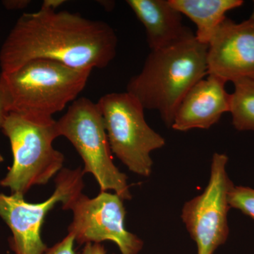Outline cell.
<instances>
[{"mask_svg": "<svg viewBox=\"0 0 254 254\" xmlns=\"http://www.w3.org/2000/svg\"><path fill=\"white\" fill-rule=\"evenodd\" d=\"M118 44L113 28L100 20L66 11L23 13L0 50L1 72L37 59L78 69L103 68L115 59Z\"/></svg>", "mask_w": 254, "mask_h": 254, "instance_id": "cell-1", "label": "cell"}, {"mask_svg": "<svg viewBox=\"0 0 254 254\" xmlns=\"http://www.w3.org/2000/svg\"><path fill=\"white\" fill-rule=\"evenodd\" d=\"M208 46L192 32L160 49L151 50L141 71L127 83V92L145 110L157 111L171 128L179 105L195 83L208 75Z\"/></svg>", "mask_w": 254, "mask_h": 254, "instance_id": "cell-2", "label": "cell"}, {"mask_svg": "<svg viewBox=\"0 0 254 254\" xmlns=\"http://www.w3.org/2000/svg\"><path fill=\"white\" fill-rule=\"evenodd\" d=\"M91 71L37 59L11 72H1L9 113L29 118H53L78 98Z\"/></svg>", "mask_w": 254, "mask_h": 254, "instance_id": "cell-3", "label": "cell"}, {"mask_svg": "<svg viewBox=\"0 0 254 254\" xmlns=\"http://www.w3.org/2000/svg\"><path fill=\"white\" fill-rule=\"evenodd\" d=\"M56 122L9 113L1 129L9 138L13 164L1 186L24 195L32 187L46 185L63 170L64 157L53 145L59 137Z\"/></svg>", "mask_w": 254, "mask_h": 254, "instance_id": "cell-4", "label": "cell"}, {"mask_svg": "<svg viewBox=\"0 0 254 254\" xmlns=\"http://www.w3.org/2000/svg\"><path fill=\"white\" fill-rule=\"evenodd\" d=\"M56 125L58 136L67 138L74 146L84 164L83 173L93 175L101 191L113 190L122 199H131L127 175L113 163L98 104L85 97L78 98L68 106Z\"/></svg>", "mask_w": 254, "mask_h": 254, "instance_id": "cell-5", "label": "cell"}, {"mask_svg": "<svg viewBox=\"0 0 254 254\" xmlns=\"http://www.w3.org/2000/svg\"><path fill=\"white\" fill-rule=\"evenodd\" d=\"M110 148L132 173L149 177L150 153L165 145V139L145 120L144 108L128 92L110 93L98 100Z\"/></svg>", "mask_w": 254, "mask_h": 254, "instance_id": "cell-6", "label": "cell"}, {"mask_svg": "<svg viewBox=\"0 0 254 254\" xmlns=\"http://www.w3.org/2000/svg\"><path fill=\"white\" fill-rule=\"evenodd\" d=\"M84 175L81 168H63L55 179L54 193L43 203H27L23 195L0 193V217L12 232L11 247L16 254H45L41 227L47 213L58 203H66L82 192Z\"/></svg>", "mask_w": 254, "mask_h": 254, "instance_id": "cell-7", "label": "cell"}, {"mask_svg": "<svg viewBox=\"0 0 254 254\" xmlns=\"http://www.w3.org/2000/svg\"><path fill=\"white\" fill-rule=\"evenodd\" d=\"M227 155H213L204 191L187 202L182 209V219L196 244L197 254H213L229 237V193L235 185L227 175Z\"/></svg>", "mask_w": 254, "mask_h": 254, "instance_id": "cell-8", "label": "cell"}, {"mask_svg": "<svg viewBox=\"0 0 254 254\" xmlns=\"http://www.w3.org/2000/svg\"><path fill=\"white\" fill-rule=\"evenodd\" d=\"M116 193L101 191L90 198L78 193L64 203V210L73 212V221L68 233L80 245L110 241L118 245L122 254H138L143 241L125 228L126 210Z\"/></svg>", "mask_w": 254, "mask_h": 254, "instance_id": "cell-9", "label": "cell"}, {"mask_svg": "<svg viewBox=\"0 0 254 254\" xmlns=\"http://www.w3.org/2000/svg\"><path fill=\"white\" fill-rule=\"evenodd\" d=\"M207 66L208 74L227 82L254 80V20L225 18L209 42Z\"/></svg>", "mask_w": 254, "mask_h": 254, "instance_id": "cell-10", "label": "cell"}, {"mask_svg": "<svg viewBox=\"0 0 254 254\" xmlns=\"http://www.w3.org/2000/svg\"><path fill=\"white\" fill-rule=\"evenodd\" d=\"M227 81L208 74L192 87L179 105L172 128L187 131L193 128L208 129L230 113L231 94L225 89Z\"/></svg>", "mask_w": 254, "mask_h": 254, "instance_id": "cell-11", "label": "cell"}, {"mask_svg": "<svg viewBox=\"0 0 254 254\" xmlns=\"http://www.w3.org/2000/svg\"><path fill=\"white\" fill-rule=\"evenodd\" d=\"M143 25L150 50L160 49L192 33L184 25L182 15L170 0H127Z\"/></svg>", "mask_w": 254, "mask_h": 254, "instance_id": "cell-12", "label": "cell"}, {"mask_svg": "<svg viewBox=\"0 0 254 254\" xmlns=\"http://www.w3.org/2000/svg\"><path fill=\"white\" fill-rule=\"evenodd\" d=\"M182 15L190 18L196 27L195 38L208 46L229 11L240 7L242 0H170Z\"/></svg>", "mask_w": 254, "mask_h": 254, "instance_id": "cell-13", "label": "cell"}, {"mask_svg": "<svg viewBox=\"0 0 254 254\" xmlns=\"http://www.w3.org/2000/svg\"><path fill=\"white\" fill-rule=\"evenodd\" d=\"M233 84L230 109L232 125L238 131H254V80L242 78Z\"/></svg>", "mask_w": 254, "mask_h": 254, "instance_id": "cell-14", "label": "cell"}, {"mask_svg": "<svg viewBox=\"0 0 254 254\" xmlns=\"http://www.w3.org/2000/svg\"><path fill=\"white\" fill-rule=\"evenodd\" d=\"M229 203L254 220V189L234 186L229 193Z\"/></svg>", "mask_w": 254, "mask_h": 254, "instance_id": "cell-15", "label": "cell"}, {"mask_svg": "<svg viewBox=\"0 0 254 254\" xmlns=\"http://www.w3.org/2000/svg\"><path fill=\"white\" fill-rule=\"evenodd\" d=\"M74 242V237L71 234L68 233V235L61 242L53 246L52 248L48 249L45 254H74L73 252Z\"/></svg>", "mask_w": 254, "mask_h": 254, "instance_id": "cell-16", "label": "cell"}, {"mask_svg": "<svg viewBox=\"0 0 254 254\" xmlns=\"http://www.w3.org/2000/svg\"><path fill=\"white\" fill-rule=\"evenodd\" d=\"M9 113L7 97L3 84L2 76L0 72V128L2 127Z\"/></svg>", "mask_w": 254, "mask_h": 254, "instance_id": "cell-17", "label": "cell"}, {"mask_svg": "<svg viewBox=\"0 0 254 254\" xmlns=\"http://www.w3.org/2000/svg\"><path fill=\"white\" fill-rule=\"evenodd\" d=\"M29 0H4L3 6L7 10H22L31 4Z\"/></svg>", "mask_w": 254, "mask_h": 254, "instance_id": "cell-18", "label": "cell"}, {"mask_svg": "<svg viewBox=\"0 0 254 254\" xmlns=\"http://www.w3.org/2000/svg\"><path fill=\"white\" fill-rule=\"evenodd\" d=\"M82 254H106V250L100 243H88L85 245Z\"/></svg>", "mask_w": 254, "mask_h": 254, "instance_id": "cell-19", "label": "cell"}, {"mask_svg": "<svg viewBox=\"0 0 254 254\" xmlns=\"http://www.w3.org/2000/svg\"><path fill=\"white\" fill-rule=\"evenodd\" d=\"M65 2L66 1L64 0H44L40 9L43 11H57L58 8Z\"/></svg>", "mask_w": 254, "mask_h": 254, "instance_id": "cell-20", "label": "cell"}, {"mask_svg": "<svg viewBox=\"0 0 254 254\" xmlns=\"http://www.w3.org/2000/svg\"><path fill=\"white\" fill-rule=\"evenodd\" d=\"M100 4H101L102 5H103V6H104L105 9L108 10V9H112V8L110 7L109 5L110 6H113V7L114 2H113V1H100Z\"/></svg>", "mask_w": 254, "mask_h": 254, "instance_id": "cell-21", "label": "cell"}, {"mask_svg": "<svg viewBox=\"0 0 254 254\" xmlns=\"http://www.w3.org/2000/svg\"><path fill=\"white\" fill-rule=\"evenodd\" d=\"M250 18H252V19L254 20V8H253V11H252V15H251Z\"/></svg>", "mask_w": 254, "mask_h": 254, "instance_id": "cell-22", "label": "cell"}, {"mask_svg": "<svg viewBox=\"0 0 254 254\" xmlns=\"http://www.w3.org/2000/svg\"><path fill=\"white\" fill-rule=\"evenodd\" d=\"M3 160H4V158H3L2 155L0 154V163H1V162H3Z\"/></svg>", "mask_w": 254, "mask_h": 254, "instance_id": "cell-23", "label": "cell"}]
</instances>
